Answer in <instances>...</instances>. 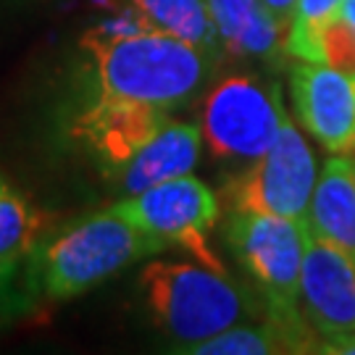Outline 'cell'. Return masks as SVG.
I'll return each instance as SVG.
<instances>
[{"label": "cell", "instance_id": "2", "mask_svg": "<svg viewBox=\"0 0 355 355\" xmlns=\"http://www.w3.org/2000/svg\"><path fill=\"white\" fill-rule=\"evenodd\" d=\"M161 250V242L108 208L76 221L42 245L32 266V282L45 297L69 300Z\"/></svg>", "mask_w": 355, "mask_h": 355}, {"label": "cell", "instance_id": "15", "mask_svg": "<svg viewBox=\"0 0 355 355\" xmlns=\"http://www.w3.org/2000/svg\"><path fill=\"white\" fill-rule=\"evenodd\" d=\"M132 8L145 19L148 29L187 40L208 53L221 48V37L205 0H132Z\"/></svg>", "mask_w": 355, "mask_h": 355}, {"label": "cell", "instance_id": "16", "mask_svg": "<svg viewBox=\"0 0 355 355\" xmlns=\"http://www.w3.org/2000/svg\"><path fill=\"white\" fill-rule=\"evenodd\" d=\"M40 216L11 190L0 195V271L13 274L26 255L37 250Z\"/></svg>", "mask_w": 355, "mask_h": 355}, {"label": "cell", "instance_id": "4", "mask_svg": "<svg viewBox=\"0 0 355 355\" xmlns=\"http://www.w3.org/2000/svg\"><path fill=\"white\" fill-rule=\"evenodd\" d=\"M311 227L300 218L234 208L227 224V240L240 263L263 292L268 313L277 321L303 324L300 274Z\"/></svg>", "mask_w": 355, "mask_h": 355}, {"label": "cell", "instance_id": "19", "mask_svg": "<svg viewBox=\"0 0 355 355\" xmlns=\"http://www.w3.org/2000/svg\"><path fill=\"white\" fill-rule=\"evenodd\" d=\"M271 13L277 16L282 21V26H290L292 16H295V6H297V0H263Z\"/></svg>", "mask_w": 355, "mask_h": 355}, {"label": "cell", "instance_id": "5", "mask_svg": "<svg viewBox=\"0 0 355 355\" xmlns=\"http://www.w3.org/2000/svg\"><path fill=\"white\" fill-rule=\"evenodd\" d=\"M111 211L148 232L161 248H184L195 261L224 271V263L208 245V232L218 218V198L198 177L182 174L166 179L111 205Z\"/></svg>", "mask_w": 355, "mask_h": 355}, {"label": "cell", "instance_id": "11", "mask_svg": "<svg viewBox=\"0 0 355 355\" xmlns=\"http://www.w3.org/2000/svg\"><path fill=\"white\" fill-rule=\"evenodd\" d=\"M200 145H203V129L198 124L166 121L127 164L114 171L121 195L129 198L153 184H161L166 179L192 174L200 158Z\"/></svg>", "mask_w": 355, "mask_h": 355}, {"label": "cell", "instance_id": "8", "mask_svg": "<svg viewBox=\"0 0 355 355\" xmlns=\"http://www.w3.org/2000/svg\"><path fill=\"white\" fill-rule=\"evenodd\" d=\"M292 101L303 127L334 155L355 150V74L327 64H297L290 71Z\"/></svg>", "mask_w": 355, "mask_h": 355}, {"label": "cell", "instance_id": "22", "mask_svg": "<svg viewBox=\"0 0 355 355\" xmlns=\"http://www.w3.org/2000/svg\"><path fill=\"white\" fill-rule=\"evenodd\" d=\"M353 174H355V161H353Z\"/></svg>", "mask_w": 355, "mask_h": 355}, {"label": "cell", "instance_id": "20", "mask_svg": "<svg viewBox=\"0 0 355 355\" xmlns=\"http://www.w3.org/2000/svg\"><path fill=\"white\" fill-rule=\"evenodd\" d=\"M8 279H11V274H8V271H0V287H6Z\"/></svg>", "mask_w": 355, "mask_h": 355}, {"label": "cell", "instance_id": "12", "mask_svg": "<svg viewBox=\"0 0 355 355\" xmlns=\"http://www.w3.org/2000/svg\"><path fill=\"white\" fill-rule=\"evenodd\" d=\"M308 227L355 266V174L350 158L334 155L327 161L311 198Z\"/></svg>", "mask_w": 355, "mask_h": 355}, {"label": "cell", "instance_id": "1", "mask_svg": "<svg viewBox=\"0 0 355 355\" xmlns=\"http://www.w3.org/2000/svg\"><path fill=\"white\" fill-rule=\"evenodd\" d=\"M101 92L161 111L190 103L211 71V55L187 40L142 29L92 48Z\"/></svg>", "mask_w": 355, "mask_h": 355}, {"label": "cell", "instance_id": "17", "mask_svg": "<svg viewBox=\"0 0 355 355\" xmlns=\"http://www.w3.org/2000/svg\"><path fill=\"white\" fill-rule=\"evenodd\" d=\"M345 0H297L295 16L287 26V53L316 64L318 29L343 8Z\"/></svg>", "mask_w": 355, "mask_h": 355}, {"label": "cell", "instance_id": "6", "mask_svg": "<svg viewBox=\"0 0 355 355\" xmlns=\"http://www.w3.org/2000/svg\"><path fill=\"white\" fill-rule=\"evenodd\" d=\"M287 119L277 87L250 76H227L203 105V140L216 158L258 161L274 145Z\"/></svg>", "mask_w": 355, "mask_h": 355}, {"label": "cell", "instance_id": "10", "mask_svg": "<svg viewBox=\"0 0 355 355\" xmlns=\"http://www.w3.org/2000/svg\"><path fill=\"white\" fill-rule=\"evenodd\" d=\"M300 303L321 334L355 331V266L313 232L305 242Z\"/></svg>", "mask_w": 355, "mask_h": 355}, {"label": "cell", "instance_id": "7", "mask_svg": "<svg viewBox=\"0 0 355 355\" xmlns=\"http://www.w3.org/2000/svg\"><path fill=\"white\" fill-rule=\"evenodd\" d=\"M316 182V158L287 116L274 145L229 187V198L234 208L308 221Z\"/></svg>", "mask_w": 355, "mask_h": 355}, {"label": "cell", "instance_id": "3", "mask_svg": "<svg viewBox=\"0 0 355 355\" xmlns=\"http://www.w3.org/2000/svg\"><path fill=\"white\" fill-rule=\"evenodd\" d=\"M142 292L158 327L182 347L198 345L253 313L248 295L205 263L153 261L142 271Z\"/></svg>", "mask_w": 355, "mask_h": 355}, {"label": "cell", "instance_id": "21", "mask_svg": "<svg viewBox=\"0 0 355 355\" xmlns=\"http://www.w3.org/2000/svg\"><path fill=\"white\" fill-rule=\"evenodd\" d=\"M3 192H8V184H6L3 179H0V195H3Z\"/></svg>", "mask_w": 355, "mask_h": 355}, {"label": "cell", "instance_id": "13", "mask_svg": "<svg viewBox=\"0 0 355 355\" xmlns=\"http://www.w3.org/2000/svg\"><path fill=\"white\" fill-rule=\"evenodd\" d=\"M205 6L229 53L253 58L277 53L284 26L263 0H205Z\"/></svg>", "mask_w": 355, "mask_h": 355}, {"label": "cell", "instance_id": "9", "mask_svg": "<svg viewBox=\"0 0 355 355\" xmlns=\"http://www.w3.org/2000/svg\"><path fill=\"white\" fill-rule=\"evenodd\" d=\"M166 114L168 111L145 103L101 92L98 101L76 119L74 135L101 158L105 171L114 174L168 121Z\"/></svg>", "mask_w": 355, "mask_h": 355}, {"label": "cell", "instance_id": "18", "mask_svg": "<svg viewBox=\"0 0 355 355\" xmlns=\"http://www.w3.org/2000/svg\"><path fill=\"white\" fill-rule=\"evenodd\" d=\"M316 353L355 355V331H337V334H324V340L318 343Z\"/></svg>", "mask_w": 355, "mask_h": 355}, {"label": "cell", "instance_id": "14", "mask_svg": "<svg viewBox=\"0 0 355 355\" xmlns=\"http://www.w3.org/2000/svg\"><path fill=\"white\" fill-rule=\"evenodd\" d=\"M318 343L305 324H287L271 318L255 327H229L198 345L177 347V353L190 355H274V353H311Z\"/></svg>", "mask_w": 355, "mask_h": 355}]
</instances>
